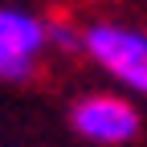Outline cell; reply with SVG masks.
Wrapping results in <instances>:
<instances>
[{"label": "cell", "mask_w": 147, "mask_h": 147, "mask_svg": "<svg viewBox=\"0 0 147 147\" xmlns=\"http://www.w3.org/2000/svg\"><path fill=\"white\" fill-rule=\"evenodd\" d=\"M49 45V25L21 8H0V78L25 82Z\"/></svg>", "instance_id": "obj_3"}, {"label": "cell", "mask_w": 147, "mask_h": 147, "mask_svg": "<svg viewBox=\"0 0 147 147\" xmlns=\"http://www.w3.org/2000/svg\"><path fill=\"white\" fill-rule=\"evenodd\" d=\"M69 127L82 139H90V143L115 147V143H131L143 123H139V110L127 98H119V94H90L82 102H74Z\"/></svg>", "instance_id": "obj_2"}, {"label": "cell", "mask_w": 147, "mask_h": 147, "mask_svg": "<svg viewBox=\"0 0 147 147\" xmlns=\"http://www.w3.org/2000/svg\"><path fill=\"white\" fill-rule=\"evenodd\" d=\"M82 49L115 82H123L135 94H147V29L98 21L82 33Z\"/></svg>", "instance_id": "obj_1"}, {"label": "cell", "mask_w": 147, "mask_h": 147, "mask_svg": "<svg viewBox=\"0 0 147 147\" xmlns=\"http://www.w3.org/2000/svg\"><path fill=\"white\" fill-rule=\"evenodd\" d=\"M49 41H53V45H61V49H69V53H74V49H82V37H74L69 25H61V21H57V25H49Z\"/></svg>", "instance_id": "obj_4"}]
</instances>
